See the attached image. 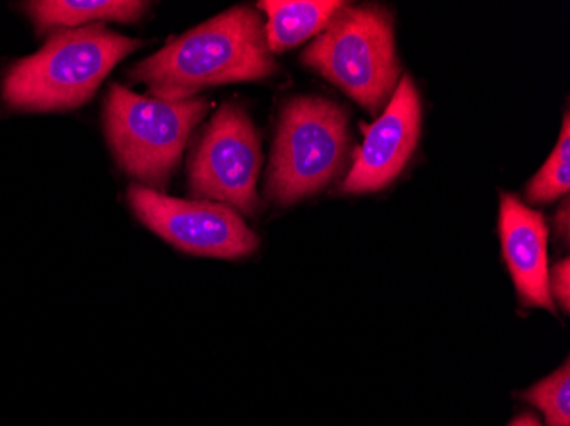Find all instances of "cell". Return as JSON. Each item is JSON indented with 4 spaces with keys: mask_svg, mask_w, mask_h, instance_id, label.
<instances>
[{
    "mask_svg": "<svg viewBox=\"0 0 570 426\" xmlns=\"http://www.w3.org/2000/svg\"><path fill=\"white\" fill-rule=\"evenodd\" d=\"M524 402L537 406L550 426H570V364L566 361L552 376L540 380L523 394Z\"/></svg>",
    "mask_w": 570,
    "mask_h": 426,
    "instance_id": "4fadbf2b",
    "label": "cell"
},
{
    "mask_svg": "<svg viewBox=\"0 0 570 426\" xmlns=\"http://www.w3.org/2000/svg\"><path fill=\"white\" fill-rule=\"evenodd\" d=\"M261 137L242 106L226 102L205 127L190 162L188 181L197 197L235 207L248 216L258 208Z\"/></svg>",
    "mask_w": 570,
    "mask_h": 426,
    "instance_id": "8992f818",
    "label": "cell"
},
{
    "mask_svg": "<svg viewBox=\"0 0 570 426\" xmlns=\"http://www.w3.org/2000/svg\"><path fill=\"white\" fill-rule=\"evenodd\" d=\"M502 252L521 303L556 313L549 270V227L540 211L514 195H502L499 216Z\"/></svg>",
    "mask_w": 570,
    "mask_h": 426,
    "instance_id": "9c48e42d",
    "label": "cell"
},
{
    "mask_svg": "<svg viewBox=\"0 0 570 426\" xmlns=\"http://www.w3.org/2000/svg\"><path fill=\"white\" fill-rule=\"evenodd\" d=\"M277 72L265 24L255 9L235 8L197 26L132 70L153 98L184 101L230 82L261 81Z\"/></svg>",
    "mask_w": 570,
    "mask_h": 426,
    "instance_id": "6da1fadb",
    "label": "cell"
},
{
    "mask_svg": "<svg viewBox=\"0 0 570 426\" xmlns=\"http://www.w3.org/2000/svg\"><path fill=\"white\" fill-rule=\"evenodd\" d=\"M128 201L153 232L188 255L239 259L261 245L256 234L227 205L178 200L140 185L130 186Z\"/></svg>",
    "mask_w": 570,
    "mask_h": 426,
    "instance_id": "52a82bcc",
    "label": "cell"
},
{
    "mask_svg": "<svg viewBox=\"0 0 570 426\" xmlns=\"http://www.w3.org/2000/svg\"><path fill=\"white\" fill-rule=\"evenodd\" d=\"M342 6L336 0H264L258 8L267 14L268 50L282 53L322 33Z\"/></svg>",
    "mask_w": 570,
    "mask_h": 426,
    "instance_id": "30bf717a",
    "label": "cell"
},
{
    "mask_svg": "<svg viewBox=\"0 0 570 426\" xmlns=\"http://www.w3.org/2000/svg\"><path fill=\"white\" fill-rule=\"evenodd\" d=\"M140 41L102 24L51 34L35 56L11 67L2 96L12 110L63 111L85 105Z\"/></svg>",
    "mask_w": 570,
    "mask_h": 426,
    "instance_id": "7a4b0ae2",
    "label": "cell"
},
{
    "mask_svg": "<svg viewBox=\"0 0 570 426\" xmlns=\"http://www.w3.org/2000/svg\"><path fill=\"white\" fill-rule=\"evenodd\" d=\"M303 62L377 115L400 77L392 16L377 6H342L303 53Z\"/></svg>",
    "mask_w": 570,
    "mask_h": 426,
    "instance_id": "3957f363",
    "label": "cell"
},
{
    "mask_svg": "<svg viewBox=\"0 0 570 426\" xmlns=\"http://www.w3.org/2000/svg\"><path fill=\"white\" fill-rule=\"evenodd\" d=\"M147 2L134 0H43L30 2L28 12L38 30L73 28L89 21L134 22L147 11Z\"/></svg>",
    "mask_w": 570,
    "mask_h": 426,
    "instance_id": "8fae6325",
    "label": "cell"
},
{
    "mask_svg": "<svg viewBox=\"0 0 570 426\" xmlns=\"http://www.w3.org/2000/svg\"><path fill=\"white\" fill-rule=\"evenodd\" d=\"M421 99L409 76L396 86L386 110L366 128L344 194H373L392 185L410 161L421 136Z\"/></svg>",
    "mask_w": 570,
    "mask_h": 426,
    "instance_id": "ba28073f",
    "label": "cell"
},
{
    "mask_svg": "<svg viewBox=\"0 0 570 426\" xmlns=\"http://www.w3.org/2000/svg\"><path fill=\"white\" fill-rule=\"evenodd\" d=\"M556 230L557 236L562 237L563 241L569 242V198H566L563 207L559 208V214L556 216Z\"/></svg>",
    "mask_w": 570,
    "mask_h": 426,
    "instance_id": "9a60e30c",
    "label": "cell"
},
{
    "mask_svg": "<svg viewBox=\"0 0 570 426\" xmlns=\"http://www.w3.org/2000/svg\"><path fill=\"white\" fill-rule=\"evenodd\" d=\"M508 426H541V423L538 422L537 416L533 415H523L518 416L511 425Z\"/></svg>",
    "mask_w": 570,
    "mask_h": 426,
    "instance_id": "2e32d148",
    "label": "cell"
},
{
    "mask_svg": "<svg viewBox=\"0 0 570 426\" xmlns=\"http://www.w3.org/2000/svg\"><path fill=\"white\" fill-rule=\"evenodd\" d=\"M569 258L563 261L557 262L553 268L552 275H550V290L552 296L557 297L560 306L566 313L570 309V265Z\"/></svg>",
    "mask_w": 570,
    "mask_h": 426,
    "instance_id": "5bb4252c",
    "label": "cell"
},
{
    "mask_svg": "<svg viewBox=\"0 0 570 426\" xmlns=\"http://www.w3.org/2000/svg\"><path fill=\"white\" fill-rule=\"evenodd\" d=\"M209 108L204 98L169 101L111 86L105 105V127L121 168L147 182L150 190H165L191 130Z\"/></svg>",
    "mask_w": 570,
    "mask_h": 426,
    "instance_id": "277c9868",
    "label": "cell"
},
{
    "mask_svg": "<svg viewBox=\"0 0 570 426\" xmlns=\"http://www.w3.org/2000/svg\"><path fill=\"white\" fill-rule=\"evenodd\" d=\"M347 147L344 108L322 98L287 102L272 150L267 197L291 205L318 194L344 168Z\"/></svg>",
    "mask_w": 570,
    "mask_h": 426,
    "instance_id": "5b68a950",
    "label": "cell"
},
{
    "mask_svg": "<svg viewBox=\"0 0 570 426\" xmlns=\"http://www.w3.org/2000/svg\"><path fill=\"white\" fill-rule=\"evenodd\" d=\"M570 188V118L563 117L559 142L550 153L549 161L531 179L527 197L531 204H550L560 197H567Z\"/></svg>",
    "mask_w": 570,
    "mask_h": 426,
    "instance_id": "7c38bea8",
    "label": "cell"
}]
</instances>
